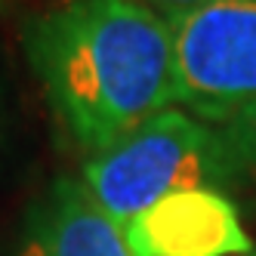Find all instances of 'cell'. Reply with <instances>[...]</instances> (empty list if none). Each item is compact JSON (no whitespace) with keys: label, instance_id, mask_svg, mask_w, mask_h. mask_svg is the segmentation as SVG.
Instances as JSON below:
<instances>
[{"label":"cell","instance_id":"1","mask_svg":"<svg viewBox=\"0 0 256 256\" xmlns=\"http://www.w3.org/2000/svg\"><path fill=\"white\" fill-rule=\"evenodd\" d=\"M25 52L86 158L173 105V28L139 0H62L28 19Z\"/></svg>","mask_w":256,"mask_h":256},{"label":"cell","instance_id":"2","mask_svg":"<svg viewBox=\"0 0 256 256\" xmlns=\"http://www.w3.org/2000/svg\"><path fill=\"white\" fill-rule=\"evenodd\" d=\"M241 173L219 126L170 105L130 136L84 160L80 182L118 226L133 222L160 198L192 188H228Z\"/></svg>","mask_w":256,"mask_h":256},{"label":"cell","instance_id":"3","mask_svg":"<svg viewBox=\"0 0 256 256\" xmlns=\"http://www.w3.org/2000/svg\"><path fill=\"white\" fill-rule=\"evenodd\" d=\"M170 28L176 108L226 126L256 105V0H204Z\"/></svg>","mask_w":256,"mask_h":256},{"label":"cell","instance_id":"4","mask_svg":"<svg viewBox=\"0 0 256 256\" xmlns=\"http://www.w3.org/2000/svg\"><path fill=\"white\" fill-rule=\"evenodd\" d=\"M133 256H234L250 238L226 192L192 188L160 198L124 226Z\"/></svg>","mask_w":256,"mask_h":256},{"label":"cell","instance_id":"5","mask_svg":"<svg viewBox=\"0 0 256 256\" xmlns=\"http://www.w3.org/2000/svg\"><path fill=\"white\" fill-rule=\"evenodd\" d=\"M12 256H133L124 226L108 216L80 179L62 176L34 200Z\"/></svg>","mask_w":256,"mask_h":256},{"label":"cell","instance_id":"6","mask_svg":"<svg viewBox=\"0 0 256 256\" xmlns=\"http://www.w3.org/2000/svg\"><path fill=\"white\" fill-rule=\"evenodd\" d=\"M219 130L226 133V142L232 145L241 170L256 173V105H250L247 112H241L232 124L219 126Z\"/></svg>","mask_w":256,"mask_h":256},{"label":"cell","instance_id":"7","mask_svg":"<svg viewBox=\"0 0 256 256\" xmlns=\"http://www.w3.org/2000/svg\"><path fill=\"white\" fill-rule=\"evenodd\" d=\"M139 4H145L148 10H154L158 16H164L167 22H173V19H179L182 12H188V10L200 6L204 0H139Z\"/></svg>","mask_w":256,"mask_h":256},{"label":"cell","instance_id":"8","mask_svg":"<svg viewBox=\"0 0 256 256\" xmlns=\"http://www.w3.org/2000/svg\"><path fill=\"white\" fill-rule=\"evenodd\" d=\"M244 256H253V253H244Z\"/></svg>","mask_w":256,"mask_h":256}]
</instances>
